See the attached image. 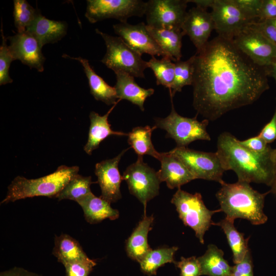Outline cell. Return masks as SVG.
Wrapping results in <instances>:
<instances>
[{"label": "cell", "mask_w": 276, "mask_h": 276, "mask_svg": "<svg viewBox=\"0 0 276 276\" xmlns=\"http://www.w3.org/2000/svg\"><path fill=\"white\" fill-rule=\"evenodd\" d=\"M171 97V110L165 118H155V126L167 132L166 137L173 139L176 147H187L196 140L210 141L211 137L206 130L209 121H199L197 117L187 118L180 116L175 110L173 97Z\"/></svg>", "instance_id": "cell-7"}, {"label": "cell", "mask_w": 276, "mask_h": 276, "mask_svg": "<svg viewBox=\"0 0 276 276\" xmlns=\"http://www.w3.org/2000/svg\"><path fill=\"white\" fill-rule=\"evenodd\" d=\"M178 249L176 246L151 249L139 263L142 271L148 275H156L160 267L175 263L174 257Z\"/></svg>", "instance_id": "cell-30"}, {"label": "cell", "mask_w": 276, "mask_h": 276, "mask_svg": "<svg viewBox=\"0 0 276 276\" xmlns=\"http://www.w3.org/2000/svg\"><path fill=\"white\" fill-rule=\"evenodd\" d=\"M146 27L158 45L173 61L180 60L182 38L185 35L181 29L155 28L147 25Z\"/></svg>", "instance_id": "cell-25"}, {"label": "cell", "mask_w": 276, "mask_h": 276, "mask_svg": "<svg viewBox=\"0 0 276 276\" xmlns=\"http://www.w3.org/2000/svg\"><path fill=\"white\" fill-rule=\"evenodd\" d=\"M82 208L84 216L90 224L99 223L106 219L113 220L119 217V212L110 206V203L92 192L77 202Z\"/></svg>", "instance_id": "cell-24"}, {"label": "cell", "mask_w": 276, "mask_h": 276, "mask_svg": "<svg viewBox=\"0 0 276 276\" xmlns=\"http://www.w3.org/2000/svg\"><path fill=\"white\" fill-rule=\"evenodd\" d=\"M0 276H40L39 274L28 271L23 268L14 267L2 271Z\"/></svg>", "instance_id": "cell-44"}, {"label": "cell", "mask_w": 276, "mask_h": 276, "mask_svg": "<svg viewBox=\"0 0 276 276\" xmlns=\"http://www.w3.org/2000/svg\"><path fill=\"white\" fill-rule=\"evenodd\" d=\"M129 148L123 150L114 158L96 164L95 173L101 191L100 197L110 203L122 198L120 186L123 179L118 165L122 156Z\"/></svg>", "instance_id": "cell-16"}, {"label": "cell", "mask_w": 276, "mask_h": 276, "mask_svg": "<svg viewBox=\"0 0 276 276\" xmlns=\"http://www.w3.org/2000/svg\"><path fill=\"white\" fill-rule=\"evenodd\" d=\"M116 105H113L103 116H100L95 111L90 112L88 139L83 148L87 154L91 155L93 151L99 147L100 144L110 135H128V133L112 130L110 128L111 125L108 123L109 115Z\"/></svg>", "instance_id": "cell-21"}, {"label": "cell", "mask_w": 276, "mask_h": 276, "mask_svg": "<svg viewBox=\"0 0 276 276\" xmlns=\"http://www.w3.org/2000/svg\"><path fill=\"white\" fill-rule=\"evenodd\" d=\"M65 58H69L79 61L82 64L87 78L90 91L94 98L107 105L117 104L121 100L118 99L114 87L109 85L104 79L94 71L88 60L81 57H71L63 55Z\"/></svg>", "instance_id": "cell-20"}, {"label": "cell", "mask_w": 276, "mask_h": 276, "mask_svg": "<svg viewBox=\"0 0 276 276\" xmlns=\"http://www.w3.org/2000/svg\"><path fill=\"white\" fill-rule=\"evenodd\" d=\"M224 252L214 244H209L205 253L197 258L201 275L229 276L231 266L224 258Z\"/></svg>", "instance_id": "cell-26"}, {"label": "cell", "mask_w": 276, "mask_h": 276, "mask_svg": "<svg viewBox=\"0 0 276 276\" xmlns=\"http://www.w3.org/2000/svg\"><path fill=\"white\" fill-rule=\"evenodd\" d=\"M153 215H144L126 242V251L129 258L140 263L152 249L148 243V234L151 229Z\"/></svg>", "instance_id": "cell-23"}, {"label": "cell", "mask_w": 276, "mask_h": 276, "mask_svg": "<svg viewBox=\"0 0 276 276\" xmlns=\"http://www.w3.org/2000/svg\"><path fill=\"white\" fill-rule=\"evenodd\" d=\"M239 141L228 132H223L218 137L216 152L225 171H234L238 181L270 187L273 178L271 152L265 155L256 154L242 146Z\"/></svg>", "instance_id": "cell-2"}, {"label": "cell", "mask_w": 276, "mask_h": 276, "mask_svg": "<svg viewBox=\"0 0 276 276\" xmlns=\"http://www.w3.org/2000/svg\"><path fill=\"white\" fill-rule=\"evenodd\" d=\"M7 38L10 41L9 48L14 60H19L39 72L44 71L45 58L41 52L42 46L35 37L25 31Z\"/></svg>", "instance_id": "cell-15"}, {"label": "cell", "mask_w": 276, "mask_h": 276, "mask_svg": "<svg viewBox=\"0 0 276 276\" xmlns=\"http://www.w3.org/2000/svg\"><path fill=\"white\" fill-rule=\"evenodd\" d=\"M187 167L195 179L218 182L223 180L225 170L216 152L197 151L188 147H176L169 151Z\"/></svg>", "instance_id": "cell-8"}, {"label": "cell", "mask_w": 276, "mask_h": 276, "mask_svg": "<svg viewBox=\"0 0 276 276\" xmlns=\"http://www.w3.org/2000/svg\"><path fill=\"white\" fill-rule=\"evenodd\" d=\"M40 14L39 10L34 8L27 1H14V21L18 33L26 31L27 28Z\"/></svg>", "instance_id": "cell-34"}, {"label": "cell", "mask_w": 276, "mask_h": 276, "mask_svg": "<svg viewBox=\"0 0 276 276\" xmlns=\"http://www.w3.org/2000/svg\"><path fill=\"white\" fill-rule=\"evenodd\" d=\"M160 169L157 171L160 182H166L168 188L173 189L195 179L184 164L169 151L161 153L159 159Z\"/></svg>", "instance_id": "cell-18"}, {"label": "cell", "mask_w": 276, "mask_h": 276, "mask_svg": "<svg viewBox=\"0 0 276 276\" xmlns=\"http://www.w3.org/2000/svg\"><path fill=\"white\" fill-rule=\"evenodd\" d=\"M276 18V0H262L257 21Z\"/></svg>", "instance_id": "cell-43"}, {"label": "cell", "mask_w": 276, "mask_h": 276, "mask_svg": "<svg viewBox=\"0 0 276 276\" xmlns=\"http://www.w3.org/2000/svg\"><path fill=\"white\" fill-rule=\"evenodd\" d=\"M211 12L214 30L218 36L233 41L252 22L235 5L233 0H214Z\"/></svg>", "instance_id": "cell-13"}, {"label": "cell", "mask_w": 276, "mask_h": 276, "mask_svg": "<svg viewBox=\"0 0 276 276\" xmlns=\"http://www.w3.org/2000/svg\"><path fill=\"white\" fill-rule=\"evenodd\" d=\"M188 0H150L146 2L147 25L155 28L181 29Z\"/></svg>", "instance_id": "cell-12"}, {"label": "cell", "mask_w": 276, "mask_h": 276, "mask_svg": "<svg viewBox=\"0 0 276 276\" xmlns=\"http://www.w3.org/2000/svg\"><path fill=\"white\" fill-rule=\"evenodd\" d=\"M193 105L204 119L252 104L269 88L266 68L217 36L194 55Z\"/></svg>", "instance_id": "cell-1"}, {"label": "cell", "mask_w": 276, "mask_h": 276, "mask_svg": "<svg viewBox=\"0 0 276 276\" xmlns=\"http://www.w3.org/2000/svg\"><path fill=\"white\" fill-rule=\"evenodd\" d=\"M115 74L117 82L114 87L118 99L126 100L144 111L145 101L154 94V89L140 86L135 82L134 77L127 73L118 72Z\"/></svg>", "instance_id": "cell-19"}, {"label": "cell", "mask_w": 276, "mask_h": 276, "mask_svg": "<svg viewBox=\"0 0 276 276\" xmlns=\"http://www.w3.org/2000/svg\"><path fill=\"white\" fill-rule=\"evenodd\" d=\"M114 33L124 42L141 56L148 54L152 56L157 55L172 59L158 45L149 32L146 25L141 22L132 25L126 22H120L113 25Z\"/></svg>", "instance_id": "cell-14"}, {"label": "cell", "mask_w": 276, "mask_h": 276, "mask_svg": "<svg viewBox=\"0 0 276 276\" xmlns=\"http://www.w3.org/2000/svg\"><path fill=\"white\" fill-rule=\"evenodd\" d=\"M262 32L276 44V18L266 20L256 21L250 24Z\"/></svg>", "instance_id": "cell-41"}, {"label": "cell", "mask_w": 276, "mask_h": 276, "mask_svg": "<svg viewBox=\"0 0 276 276\" xmlns=\"http://www.w3.org/2000/svg\"><path fill=\"white\" fill-rule=\"evenodd\" d=\"M156 128L155 125L152 127L148 125L137 126L128 133V143L138 156L148 155L159 160L161 153L156 150L151 140L152 132Z\"/></svg>", "instance_id": "cell-29"}, {"label": "cell", "mask_w": 276, "mask_h": 276, "mask_svg": "<svg viewBox=\"0 0 276 276\" xmlns=\"http://www.w3.org/2000/svg\"><path fill=\"white\" fill-rule=\"evenodd\" d=\"M52 254L63 265L88 258L80 243L66 234L55 236Z\"/></svg>", "instance_id": "cell-27"}, {"label": "cell", "mask_w": 276, "mask_h": 276, "mask_svg": "<svg viewBox=\"0 0 276 276\" xmlns=\"http://www.w3.org/2000/svg\"><path fill=\"white\" fill-rule=\"evenodd\" d=\"M168 57L159 60L154 56L147 61L148 67L153 72L156 77V84L162 85L170 89L173 82L175 75V63Z\"/></svg>", "instance_id": "cell-33"}, {"label": "cell", "mask_w": 276, "mask_h": 276, "mask_svg": "<svg viewBox=\"0 0 276 276\" xmlns=\"http://www.w3.org/2000/svg\"><path fill=\"white\" fill-rule=\"evenodd\" d=\"M244 15L252 22L258 19L262 0H233Z\"/></svg>", "instance_id": "cell-38"}, {"label": "cell", "mask_w": 276, "mask_h": 276, "mask_svg": "<svg viewBox=\"0 0 276 276\" xmlns=\"http://www.w3.org/2000/svg\"><path fill=\"white\" fill-rule=\"evenodd\" d=\"M96 263L87 258L64 264L66 276H88Z\"/></svg>", "instance_id": "cell-36"}, {"label": "cell", "mask_w": 276, "mask_h": 276, "mask_svg": "<svg viewBox=\"0 0 276 276\" xmlns=\"http://www.w3.org/2000/svg\"><path fill=\"white\" fill-rule=\"evenodd\" d=\"M233 41L241 52L260 66L265 68L276 63V44L250 24Z\"/></svg>", "instance_id": "cell-11"}, {"label": "cell", "mask_w": 276, "mask_h": 276, "mask_svg": "<svg viewBox=\"0 0 276 276\" xmlns=\"http://www.w3.org/2000/svg\"><path fill=\"white\" fill-rule=\"evenodd\" d=\"M239 143L250 151L258 154L265 155L270 153L272 148L258 135L243 141Z\"/></svg>", "instance_id": "cell-39"}, {"label": "cell", "mask_w": 276, "mask_h": 276, "mask_svg": "<svg viewBox=\"0 0 276 276\" xmlns=\"http://www.w3.org/2000/svg\"><path fill=\"white\" fill-rule=\"evenodd\" d=\"M93 183L91 176L75 175L56 196L59 200L69 199L77 202L91 193L90 185Z\"/></svg>", "instance_id": "cell-31"}, {"label": "cell", "mask_w": 276, "mask_h": 276, "mask_svg": "<svg viewBox=\"0 0 276 276\" xmlns=\"http://www.w3.org/2000/svg\"><path fill=\"white\" fill-rule=\"evenodd\" d=\"M229 276H254L253 264L250 249L240 262L231 266Z\"/></svg>", "instance_id": "cell-40"}, {"label": "cell", "mask_w": 276, "mask_h": 276, "mask_svg": "<svg viewBox=\"0 0 276 276\" xmlns=\"http://www.w3.org/2000/svg\"><path fill=\"white\" fill-rule=\"evenodd\" d=\"M194 55L186 61L175 62V75L173 82L169 89L170 97L180 92L186 85H192L194 72Z\"/></svg>", "instance_id": "cell-32"}, {"label": "cell", "mask_w": 276, "mask_h": 276, "mask_svg": "<svg viewBox=\"0 0 276 276\" xmlns=\"http://www.w3.org/2000/svg\"><path fill=\"white\" fill-rule=\"evenodd\" d=\"M188 2L194 3L196 6L207 9L212 7L214 0H188Z\"/></svg>", "instance_id": "cell-46"}, {"label": "cell", "mask_w": 276, "mask_h": 276, "mask_svg": "<svg viewBox=\"0 0 276 276\" xmlns=\"http://www.w3.org/2000/svg\"><path fill=\"white\" fill-rule=\"evenodd\" d=\"M79 170L78 166L62 165L53 173L38 178L28 179L17 176L8 186L6 196L1 204L35 196L56 197L78 174Z\"/></svg>", "instance_id": "cell-4"}, {"label": "cell", "mask_w": 276, "mask_h": 276, "mask_svg": "<svg viewBox=\"0 0 276 276\" xmlns=\"http://www.w3.org/2000/svg\"><path fill=\"white\" fill-rule=\"evenodd\" d=\"M271 158L273 170V178L271 183L269 193H272L276 196V148L272 149L271 153Z\"/></svg>", "instance_id": "cell-45"}, {"label": "cell", "mask_w": 276, "mask_h": 276, "mask_svg": "<svg viewBox=\"0 0 276 276\" xmlns=\"http://www.w3.org/2000/svg\"><path fill=\"white\" fill-rule=\"evenodd\" d=\"M175 266L180 269V276H200L201 270L197 258L194 256L189 258L181 257L180 260L175 262Z\"/></svg>", "instance_id": "cell-37"}, {"label": "cell", "mask_w": 276, "mask_h": 276, "mask_svg": "<svg viewBox=\"0 0 276 276\" xmlns=\"http://www.w3.org/2000/svg\"><path fill=\"white\" fill-rule=\"evenodd\" d=\"M85 16L91 24L107 18L126 22L132 16L145 14L146 2L141 0H88Z\"/></svg>", "instance_id": "cell-10"}, {"label": "cell", "mask_w": 276, "mask_h": 276, "mask_svg": "<svg viewBox=\"0 0 276 276\" xmlns=\"http://www.w3.org/2000/svg\"><path fill=\"white\" fill-rule=\"evenodd\" d=\"M122 177L130 193L143 204L146 215L147 202L159 194L161 182L157 171L144 162L143 157L138 156L135 162L127 167Z\"/></svg>", "instance_id": "cell-9"}, {"label": "cell", "mask_w": 276, "mask_h": 276, "mask_svg": "<svg viewBox=\"0 0 276 276\" xmlns=\"http://www.w3.org/2000/svg\"><path fill=\"white\" fill-rule=\"evenodd\" d=\"M234 222L225 217L218 222H214L213 225L218 226L223 230L232 251L233 262L237 264L244 259L249 249V237L245 238L244 234L237 229Z\"/></svg>", "instance_id": "cell-28"}, {"label": "cell", "mask_w": 276, "mask_h": 276, "mask_svg": "<svg viewBox=\"0 0 276 276\" xmlns=\"http://www.w3.org/2000/svg\"><path fill=\"white\" fill-rule=\"evenodd\" d=\"M96 32L103 39L106 52L101 61L114 72H123L134 77L145 78L144 71L148 67L147 61L119 36H113L98 29Z\"/></svg>", "instance_id": "cell-6"}, {"label": "cell", "mask_w": 276, "mask_h": 276, "mask_svg": "<svg viewBox=\"0 0 276 276\" xmlns=\"http://www.w3.org/2000/svg\"><path fill=\"white\" fill-rule=\"evenodd\" d=\"M267 71L268 76L272 77L274 78L276 82V63L269 66L268 67H265Z\"/></svg>", "instance_id": "cell-47"}, {"label": "cell", "mask_w": 276, "mask_h": 276, "mask_svg": "<svg viewBox=\"0 0 276 276\" xmlns=\"http://www.w3.org/2000/svg\"><path fill=\"white\" fill-rule=\"evenodd\" d=\"M181 30L188 35L197 49H202L209 41L214 24L211 12L200 7L187 11Z\"/></svg>", "instance_id": "cell-17"}, {"label": "cell", "mask_w": 276, "mask_h": 276, "mask_svg": "<svg viewBox=\"0 0 276 276\" xmlns=\"http://www.w3.org/2000/svg\"><path fill=\"white\" fill-rule=\"evenodd\" d=\"M1 32L2 43L0 47V85H2L12 82L13 80L9 76V70L11 62L15 60L7 44V39L4 36L2 24Z\"/></svg>", "instance_id": "cell-35"}, {"label": "cell", "mask_w": 276, "mask_h": 276, "mask_svg": "<svg viewBox=\"0 0 276 276\" xmlns=\"http://www.w3.org/2000/svg\"><path fill=\"white\" fill-rule=\"evenodd\" d=\"M258 135L268 144L276 140V108L272 118L261 129Z\"/></svg>", "instance_id": "cell-42"}, {"label": "cell", "mask_w": 276, "mask_h": 276, "mask_svg": "<svg viewBox=\"0 0 276 276\" xmlns=\"http://www.w3.org/2000/svg\"><path fill=\"white\" fill-rule=\"evenodd\" d=\"M171 202L175 206L183 224L194 230L196 237L203 244L204 234L214 223L212 216L216 213L221 212V210H209L200 193L191 194L180 188L173 195Z\"/></svg>", "instance_id": "cell-5"}, {"label": "cell", "mask_w": 276, "mask_h": 276, "mask_svg": "<svg viewBox=\"0 0 276 276\" xmlns=\"http://www.w3.org/2000/svg\"><path fill=\"white\" fill-rule=\"evenodd\" d=\"M67 28L65 22L51 20L40 14L26 31L35 37L43 47L60 40L66 35Z\"/></svg>", "instance_id": "cell-22"}, {"label": "cell", "mask_w": 276, "mask_h": 276, "mask_svg": "<svg viewBox=\"0 0 276 276\" xmlns=\"http://www.w3.org/2000/svg\"><path fill=\"white\" fill-rule=\"evenodd\" d=\"M220 185L216 197L226 218L234 221L237 218L244 219L253 225L267 222L268 218L263 209L265 198L269 191L261 193L249 183L240 181L233 183L223 181Z\"/></svg>", "instance_id": "cell-3"}]
</instances>
